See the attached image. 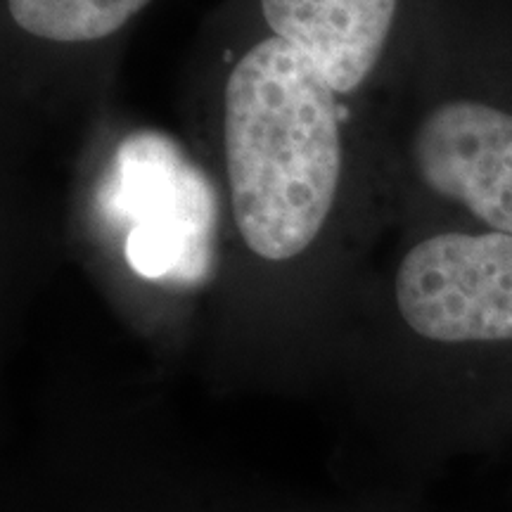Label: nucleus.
Instances as JSON below:
<instances>
[{"label": "nucleus", "instance_id": "1", "mask_svg": "<svg viewBox=\"0 0 512 512\" xmlns=\"http://www.w3.org/2000/svg\"><path fill=\"white\" fill-rule=\"evenodd\" d=\"M183 112L223 207L214 302L351 304L394 230L368 102L342 98L247 0L197 48Z\"/></svg>", "mask_w": 512, "mask_h": 512}, {"label": "nucleus", "instance_id": "2", "mask_svg": "<svg viewBox=\"0 0 512 512\" xmlns=\"http://www.w3.org/2000/svg\"><path fill=\"white\" fill-rule=\"evenodd\" d=\"M368 107L394 228L512 235V0H437Z\"/></svg>", "mask_w": 512, "mask_h": 512}, {"label": "nucleus", "instance_id": "3", "mask_svg": "<svg viewBox=\"0 0 512 512\" xmlns=\"http://www.w3.org/2000/svg\"><path fill=\"white\" fill-rule=\"evenodd\" d=\"M86 126L64 221L76 259L119 292L211 297L223 207L195 145L112 107Z\"/></svg>", "mask_w": 512, "mask_h": 512}, {"label": "nucleus", "instance_id": "4", "mask_svg": "<svg viewBox=\"0 0 512 512\" xmlns=\"http://www.w3.org/2000/svg\"><path fill=\"white\" fill-rule=\"evenodd\" d=\"M150 3L5 0V107L86 124L110 110L121 38Z\"/></svg>", "mask_w": 512, "mask_h": 512}, {"label": "nucleus", "instance_id": "5", "mask_svg": "<svg viewBox=\"0 0 512 512\" xmlns=\"http://www.w3.org/2000/svg\"><path fill=\"white\" fill-rule=\"evenodd\" d=\"M437 0H249L264 27L318 64L342 98L370 102L394 79Z\"/></svg>", "mask_w": 512, "mask_h": 512}]
</instances>
